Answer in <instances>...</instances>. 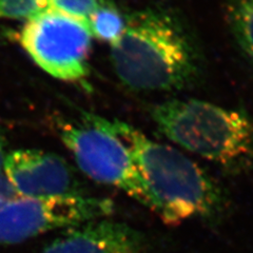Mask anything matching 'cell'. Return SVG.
Returning <instances> with one entry per match:
<instances>
[{"label": "cell", "instance_id": "obj_1", "mask_svg": "<svg viewBox=\"0 0 253 253\" xmlns=\"http://www.w3.org/2000/svg\"><path fill=\"white\" fill-rule=\"evenodd\" d=\"M120 41L111 45L118 79L135 91H177L202 76L203 57L194 36L176 15L144 9L126 15Z\"/></svg>", "mask_w": 253, "mask_h": 253}, {"label": "cell", "instance_id": "obj_2", "mask_svg": "<svg viewBox=\"0 0 253 253\" xmlns=\"http://www.w3.org/2000/svg\"><path fill=\"white\" fill-rule=\"evenodd\" d=\"M105 125L128 147L154 197L155 212L166 223L211 220L223 214L228 203L225 192L196 163L126 123L105 118Z\"/></svg>", "mask_w": 253, "mask_h": 253}, {"label": "cell", "instance_id": "obj_3", "mask_svg": "<svg viewBox=\"0 0 253 253\" xmlns=\"http://www.w3.org/2000/svg\"><path fill=\"white\" fill-rule=\"evenodd\" d=\"M157 129L174 144L239 174L253 167V122L246 112L200 99H170L151 109Z\"/></svg>", "mask_w": 253, "mask_h": 253}, {"label": "cell", "instance_id": "obj_4", "mask_svg": "<svg viewBox=\"0 0 253 253\" xmlns=\"http://www.w3.org/2000/svg\"><path fill=\"white\" fill-rule=\"evenodd\" d=\"M58 134L79 169L99 184L123 190L155 211V200L128 147L111 132L105 118L82 112L81 123L58 122Z\"/></svg>", "mask_w": 253, "mask_h": 253}, {"label": "cell", "instance_id": "obj_5", "mask_svg": "<svg viewBox=\"0 0 253 253\" xmlns=\"http://www.w3.org/2000/svg\"><path fill=\"white\" fill-rule=\"evenodd\" d=\"M19 42L39 68L60 81L77 82L89 73L92 34L86 21L45 10L28 20Z\"/></svg>", "mask_w": 253, "mask_h": 253}, {"label": "cell", "instance_id": "obj_6", "mask_svg": "<svg viewBox=\"0 0 253 253\" xmlns=\"http://www.w3.org/2000/svg\"><path fill=\"white\" fill-rule=\"evenodd\" d=\"M113 212L107 199L85 195L16 197L0 207V244H17L59 228H72Z\"/></svg>", "mask_w": 253, "mask_h": 253}, {"label": "cell", "instance_id": "obj_7", "mask_svg": "<svg viewBox=\"0 0 253 253\" xmlns=\"http://www.w3.org/2000/svg\"><path fill=\"white\" fill-rule=\"evenodd\" d=\"M3 168L16 192L25 196L84 195L74 169L55 153L36 149L16 150L6 155Z\"/></svg>", "mask_w": 253, "mask_h": 253}, {"label": "cell", "instance_id": "obj_8", "mask_svg": "<svg viewBox=\"0 0 253 253\" xmlns=\"http://www.w3.org/2000/svg\"><path fill=\"white\" fill-rule=\"evenodd\" d=\"M42 253H142L146 237L129 225L99 218L72 227Z\"/></svg>", "mask_w": 253, "mask_h": 253}, {"label": "cell", "instance_id": "obj_9", "mask_svg": "<svg viewBox=\"0 0 253 253\" xmlns=\"http://www.w3.org/2000/svg\"><path fill=\"white\" fill-rule=\"evenodd\" d=\"M225 10L237 44L253 62V0H227Z\"/></svg>", "mask_w": 253, "mask_h": 253}, {"label": "cell", "instance_id": "obj_10", "mask_svg": "<svg viewBox=\"0 0 253 253\" xmlns=\"http://www.w3.org/2000/svg\"><path fill=\"white\" fill-rule=\"evenodd\" d=\"M86 22L92 36L112 45L124 34L126 17L110 2L95 12Z\"/></svg>", "mask_w": 253, "mask_h": 253}, {"label": "cell", "instance_id": "obj_11", "mask_svg": "<svg viewBox=\"0 0 253 253\" xmlns=\"http://www.w3.org/2000/svg\"><path fill=\"white\" fill-rule=\"evenodd\" d=\"M110 2L109 0H47L49 10L84 21H88L95 12Z\"/></svg>", "mask_w": 253, "mask_h": 253}, {"label": "cell", "instance_id": "obj_12", "mask_svg": "<svg viewBox=\"0 0 253 253\" xmlns=\"http://www.w3.org/2000/svg\"><path fill=\"white\" fill-rule=\"evenodd\" d=\"M49 10L47 0H0V19H31Z\"/></svg>", "mask_w": 253, "mask_h": 253}, {"label": "cell", "instance_id": "obj_13", "mask_svg": "<svg viewBox=\"0 0 253 253\" xmlns=\"http://www.w3.org/2000/svg\"><path fill=\"white\" fill-rule=\"evenodd\" d=\"M17 192L6 177L0 176V207L17 197Z\"/></svg>", "mask_w": 253, "mask_h": 253}, {"label": "cell", "instance_id": "obj_14", "mask_svg": "<svg viewBox=\"0 0 253 253\" xmlns=\"http://www.w3.org/2000/svg\"><path fill=\"white\" fill-rule=\"evenodd\" d=\"M4 139H3V136L0 134V171H1V169L3 168V164H4V161H5V150H4Z\"/></svg>", "mask_w": 253, "mask_h": 253}]
</instances>
